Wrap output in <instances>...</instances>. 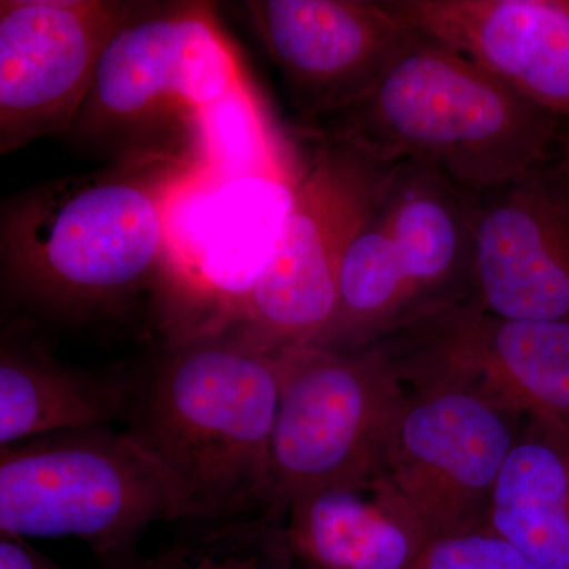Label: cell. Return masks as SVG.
I'll use <instances>...</instances> for the list:
<instances>
[{"instance_id":"obj_1","label":"cell","mask_w":569,"mask_h":569,"mask_svg":"<svg viewBox=\"0 0 569 569\" xmlns=\"http://www.w3.org/2000/svg\"><path fill=\"white\" fill-rule=\"evenodd\" d=\"M212 170L211 153L138 152L6 198L0 290L9 325L104 329L142 306L163 309L171 209Z\"/></svg>"},{"instance_id":"obj_2","label":"cell","mask_w":569,"mask_h":569,"mask_svg":"<svg viewBox=\"0 0 569 569\" xmlns=\"http://www.w3.org/2000/svg\"><path fill=\"white\" fill-rule=\"evenodd\" d=\"M279 356L238 326L171 340L140 373L123 430L174 482L187 522L271 516Z\"/></svg>"},{"instance_id":"obj_3","label":"cell","mask_w":569,"mask_h":569,"mask_svg":"<svg viewBox=\"0 0 569 569\" xmlns=\"http://www.w3.org/2000/svg\"><path fill=\"white\" fill-rule=\"evenodd\" d=\"M565 121L462 52L419 37L362 99L307 138L436 167L467 193L553 162Z\"/></svg>"},{"instance_id":"obj_4","label":"cell","mask_w":569,"mask_h":569,"mask_svg":"<svg viewBox=\"0 0 569 569\" xmlns=\"http://www.w3.org/2000/svg\"><path fill=\"white\" fill-rule=\"evenodd\" d=\"M239 102L252 99L213 3L134 2L67 137L114 160L152 151L212 156L209 122Z\"/></svg>"},{"instance_id":"obj_5","label":"cell","mask_w":569,"mask_h":569,"mask_svg":"<svg viewBox=\"0 0 569 569\" xmlns=\"http://www.w3.org/2000/svg\"><path fill=\"white\" fill-rule=\"evenodd\" d=\"M187 520L174 482L126 430H62L0 447V535L81 539L100 568L138 553L149 527Z\"/></svg>"},{"instance_id":"obj_6","label":"cell","mask_w":569,"mask_h":569,"mask_svg":"<svg viewBox=\"0 0 569 569\" xmlns=\"http://www.w3.org/2000/svg\"><path fill=\"white\" fill-rule=\"evenodd\" d=\"M400 163L320 142L234 326L271 353L313 346L331 323L348 246L387 197Z\"/></svg>"},{"instance_id":"obj_7","label":"cell","mask_w":569,"mask_h":569,"mask_svg":"<svg viewBox=\"0 0 569 569\" xmlns=\"http://www.w3.org/2000/svg\"><path fill=\"white\" fill-rule=\"evenodd\" d=\"M279 356L271 516L296 498L383 473L407 388L377 343L353 351L306 346Z\"/></svg>"},{"instance_id":"obj_8","label":"cell","mask_w":569,"mask_h":569,"mask_svg":"<svg viewBox=\"0 0 569 569\" xmlns=\"http://www.w3.org/2000/svg\"><path fill=\"white\" fill-rule=\"evenodd\" d=\"M406 388L471 392L523 418L569 427V325L451 305L378 340Z\"/></svg>"},{"instance_id":"obj_9","label":"cell","mask_w":569,"mask_h":569,"mask_svg":"<svg viewBox=\"0 0 569 569\" xmlns=\"http://www.w3.org/2000/svg\"><path fill=\"white\" fill-rule=\"evenodd\" d=\"M526 421L460 389L407 388L385 471L430 542L488 527L498 478Z\"/></svg>"},{"instance_id":"obj_10","label":"cell","mask_w":569,"mask_h":569,"mask_svg":"<svg viewBox=\"0 0 569 569\" xmlns=\"http://www.w3.org/2000/svg\"><path fill=\"white\" fill-rule=\"evenodd\" d=\"M134 2H0V153L67 134Z\"/></svg>"},{"instance_id":"obj_11","label":"cell","mask_w":569,"mask_h":569,"mask_svg":"<svg viewBox=\"0 0 569 569\" xmlns=\"http://www.w3.org/2000/svg\"><path fill=\"white\" fill-rule=\"evenodd\" d=\"M466 197L470 305L493 316L569 325V182L556 159Z\"/></svg>"},{"instance_id":"obj_12","label":"cell","mask_w":569,"mask_h":569,"mask_svg":"<svg viewBox=\"0 0 569 569\" xmlns=\"http://www.w3.org/2000/svg\"><path fill=\"white\" fill-rule=\"evenodd\" d=\"M244 10L305 126L362 99L419 37L373 0H249Z\"/></svg>"},{"instance_id":"obj_13","label":"cell","mask_w":569,"mask_h":569,"mask_svg":"<svg viewBox=\"0 0 569 569\" xmlns=\"http://www.w3.org/2000/svg\"><path fill=\"white\" fill-rule=\"evenodd\" d=\"M397 17L569 119V0H389Z\"/></svg>"},{"instance_id":"obj_14","label":"cell","mask_w":569,"mask_h":569,"mask_svg":"<svg viewBox=\"0 0 569 569\" xmlns=\"http://www.w3.org/2000/svg\"><path fill=\"white\" fill-rule=\"evenodd\" d=\"M284 529L301 569H411L430 542L387 471L296 498Z\"/></svg>"},{"instance_id":"obj_15","label":"cell","mask_w":569,"mask_h":569,"mask_svg":"<svg viewBox=\"0 0 569 569\" xmlns=\"http://www.w3.org/2000/svg\"><path fill=\"white\" fill-rule=\"evenodd\" d=\"M381 208L406 272L411 321L440 307L470 305L473 244L466 192L436 167L403 162Z\"/></svg>"},{"instance_id":"obj_16","label":"cell","mask_w":569,"mask_h":569,"mask_svg":"<svg viewBox=\"0 0 569 569\" xmlns=\"http://www.w3.org/2000/svg\"><path fill=\"white\" fill-rule=\"evenodd\" d=\"M0 447L62 430L123 421L132 373L63 365L33 329L3 325Z\"/></svg>"},{"instance_id":"obj_17","label":"cell","mask_w":569,"mask_h":569,"mask_svg":"<svg viewBox=\"0 0 569 569\" xmlns=\"http://www.w3.org/2000/svg\"><path fill=\"white\" fill-rule=\"evenodd\" d=\"M488 527L538 569H569V427L527 418L498 478Z\"/></svg>"},{"instance_id":"obj_18","label":"cell","mask_w":569,"mask_h":569,"mask_svg":"<svg viewBox=\"0 0 569 569\" xmlns=\"http://www.w3.org/2000/svg\"><path fill=\"white\" fill-rule=\"evenodd\" d=\"M381 204L348 246L337 279L335 316L313 346L359 350L413 318L406 272Z\"/></svg>"},{"instance_id":"obj_19","label":"cell","mask_w":569,"mask_h":569,"mask_svg":"<svg viewBox=\"0 0 569 569\" xmlns=\"http://www.w3.org/2000/svg\"><path fill=\"white\" fill-rule=\"evenodd\" d=\"M194 526L173 545L119 569H301L282 519L260 516Z\"/></svg>"},{"instance_id":"obj_20","label":"cell","mask_w":569,"mask_h":569,"mask_svg":"<svg viewBox=\"0 0 569 569\" xmlns=\"http://www.w3.org/2000/svg\"><path fill=\"white\" fill-rule=\"evenodd\" d=\"M411 569H538L489 527L429 542Z\"/></svg>"},{"instance_id":"obj_21","label":"cell","mask_w":569,"mask_h":569,"mask_svg":"<svg viewBox=\"0 0 569 569\" xmlns=\"http://www.w3.org/2000/svg\"><path fill=\"white\" fill-rule=\"evenodd\" d=\"M0 569H73L56 563L28 539L0 535ZM103 569V568H96Z\"/></svg>"},{"instance_id":"obj_22","label":"cell","mask_w":569,"mask_h":569,"mask_svg":"<svg viewBox=\"0 0 569 569\" xmlns=\"http://www.w3.org/2000/svg\"><path fill=\"white\" fill-rule=\"evenodd\" d=\"M556 163L560 168L561 173L569 182V129L565 127L563 133H561L559 148H557Z\"/></svg>"}]
</instances>
